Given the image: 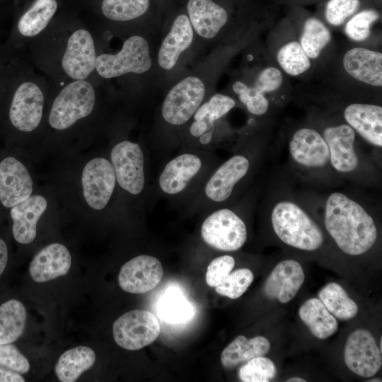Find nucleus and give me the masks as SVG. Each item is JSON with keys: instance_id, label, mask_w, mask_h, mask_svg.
<instances>
[{"instance_id": "49530a36", "label": "nucleus", "mask_w": 382, "mask_h": 382, "mask_svg": "<svg viewBox=\"0 0 382 382\" xmlns=\"http://www.w3.org/2000/svg\"><path fill=\"white\" fill-rule=\"evenodd\" d=\"M214 129L210 128L207 122L202 120H195L190 126V131L192 136L199 137L208 130Z\"/></svg>"}, {"instance_id": "4be33fe9", "label": "nucleus", "mask_w": 382, "mask_h": 382, "mask_svg": "<svg viewBox=\"0 0 382 382\" xmlns=\"http://www.w3.org/2000/svg\"><path fill=\"white\" fill-rule=\"evenodd\" d=\"M71 265V254L64 245L52 243L40 250L29 266L31 278L41 283L66 274Z\"/></svg>"}, {"instance_id": "5701e85b", "label": "nucleus", "mask_w": 382, "mask_h": 382, "mask_svg": "<svg viewBox=\"0 0 382 382\" xmlns=\"http://www.w3.org/2000/svg\"><path fill=\"white\" fill-rule=\"evenodd\" d=\"M47 207L46 199L37 195L9 209L13 222L12 233L18 243L28 244L34 241L37 235V224Z\"/></svg>"}, {"instance_id": "9b49d317", "label": "nucleus", "mask_w": 382, "mask_h": 382, "mask_svg": "<svg viewBox=\"0 0 382 382\" xmlns=\"http://www.w3.org/2000/svg\"><path fill=\"white\" fill-rule=\"evenodd\" d=\"M116 180L132 195H139L145 185L144 154L140 146L123 141L116 144L110 154Z\"/></svg>"}, {"instance_id": "473e14b6", "label": "nucleus", "mask_w": 382, "mask_h": 382, "mask_svg": "<svg viewBox=\"0 0 382 382\" xmlns=\"http://www.w3.org/2000/svg\"><path fill=\"white\" fill-rule=\"evenodd\" d=\"M318 297L329 312L340 320L352 319L358 313L357 304L337 283L326 284L318 292Z\"/></svg>"}, {"instance_id": "f03ea898", "label": "nucleus", "mask_w": 382, "mask_h": 382, "mask_svg": "<svg viewBox=\"0 0 382 382\" xmlns=\"http://www.w3.org/2000/svg\"><path fill=\"white\" fill-rule=\"evenodd\" d=\"M265 209L272 230L281 242L306 252L322 248L325 236L316 219L313 195L300 194L281 180L270 187Z\"/></svg>"}, {"instance_id": "2f4dec72", "label": "nucleus", "mask_w": 382, "mask_h": 382, "mask_svg": "<svg viewBox=\"0 0 382 382\" xmlns=\"http://www.w3.org/2000/svg\"><path fill=\"white\" fill-rule=\"evenodd\" d=\"M57 8L56 0H36L31 7L20 18L18 29L26 37H33L47 25Z\"/></svg>"}, {"instance_id": "4468645a", "label": "nucleus", "mask_w": 382, "mask_h": 382, "mask_svg": "<svg viewBox=\"0 0 382 382\" xmlns=\"http://www.w3.org/2000/svg\"><path fill=\"white\" fill-rule=\"evenodd\" d=\"M343 73L364 87H382V53L362 46L346 50L341 59Z\"/></svg>"}, {"instance_id": "ea45409f", "label": "nucleus", "mask_w": 382, "mask_h": 382, "mask_svg": "<svg viewBox=\"0 0 382 382\" xmlns=\"http://www.w3.org/2000/svg\"><path fill=\"white\" fill-rule=\"evenodd\" d=\"M276 374L273 361L262 356L250 359L238 370V377L243 382H268Z\"/></svg>"}, {"instance_id": "dca6fc26", "label": "nucleus", "mask_w": 382, "mask_h": 382, "mask_svg": "<svg viewBox=\"0 0 382 382\" xmlns=\"http://www.w3.org/2000/svg\"><path fill=\"white\" fill-rule=\"evenodd\" d=\"M163 270L156 257L138 255L124 264L118 275V283L124 291L131 294H145L161 282Z\"/></svg>"}, {"instance_id": "6e6552de", "label": "nucleus", "mask_w": 382, "mask_h": 382, "mask_svg": "<svg viewBox=\"0 0 382 382\" xmlns=\"http://www.w3.org/2000/svg\"><path fill=\"white\" fill-rule=\"evenodd\" d=\"M161 330L157 318L144 310H133L119 317L113 323L115 342L127 350H138L158 337Z\"/></svg>"}, {"instance_id": "a878e982", "label": "nucleus", "mask_w": 382, "mask_h": 382, "mask_svg": "<svg viewBox=\"0 0 382 382\" xmlns=\"http://www.w3.org/2000/svg\"><path fill=\"white\" fill-rule=\"evenodd\" d=\"M192 39L193 30L189 18L179 15L161 43L158 55L160 66L166 70L174 67L181 53L192 44Z\"/></svg>"}, {"instance_id": "3c124183", "label": "nucleus", "mask_w": 382, "mask_h": 382, "mask_svg": "<svg viewBox=\"0 0 382 382\" xmlns=\"http://www.w3.org/2000/svg\"><path fill=\"white\" fill-rule=\"evenodd\" d=\"M369 381H370V382H375V381H378V382L380 381V382H381V380H379V379H378V378H375V379H374V380H370Z\"/></svg>"}, {"instance_id": "a18cd8bd", "label": "nucleus", "mask_w": 382, "mask_h": 382, "mask_svg": "<svg viewBox=\"0 0 382 382\" xmlns=\"http://www.w3.org/2000/svg\"><path fill=\"white\" fill-rule=\"evenodd\" d=\"M25 378L15 371L0 367V382H24Z\"/></svg>"}, {"instance_id": "9d476101", "label": "nucleus", "mask_w": 382, "mask_h": 382, "mask_svg": "<svg viewBox=\"0 0 382 382\" xmlns=\"http://www.w3.org/2000/svg\"><path fill=\"white\" fill-rule=\"evenodd\" d=\"M366 144L379 154L382 149V107L378 103L352 101L336 112Z\"/></svg>"}, {"instance_id": "ddd939ff", "label": "nucleus", "mask_w": 382, "mask_h": 382, "mask_svg": "<svg viewBox=\"0 0 382 382\" xmlns=\"http://www.w3.org/2000/svg\"><path fill=\"white\" fill-rule=\"evenodd\" d=\"M116 176L112 163L105 158L97 157L84 166L81 183L88 205L93 209L105 207L114 191Z\"/></svg>"}, {"instance_id": "c03bdc74", "label": "nucleus", "mask_w": 382, "mask_h": 382, "mask_svg": "<svg viewBox=\"0 0 382 382\" xmlns=\"http://www.w3.org/2000/svg\"><path fill=\"white\" fill-rule=\"evenodd\" d=\"M0 365L20 374L30 369L28 359L13 345L0 344Z\"/></svg>"}, {"instance_id": "0eeeda50", "label": "nucleus", "mask_w": 382, "mask_h": 382, "mask_svg": "<svg viewBox=\"0 0 382 382\" xmlns=\"http://www.w3.org/2000/svg\"><path fill=\"white\" fill-rule=\"evenodd\" d=\"M201 236L212 248L226 252L239 250L248 238L244 221L231 209L212 213L202 223Z\"/></svg>"}, {"instance_id": "4c0bfd02", "label": "nucleus", "mask_w": 382, "mask_h": 382, "mask_svg": "<svg viewBox=\"0 0 382 382\" xmlns=\"http://www.w3.org/2000/svg\"><path fill=\"white\" fill-rule=\"evenodd\" d=\"M232 89L250 114L261 117L270 112L271 113L273 110V107L267 96L253 86L236 81L233 83Z\"/></svg>"}, {"instance_id": "6ab92c4d", "label": "nucleus", "mask_w": 382, "mask_h": 382, "mask_svg": "<svg viewBox=\"0 0 382 382\" xmlns=\"http://www.w3.org/2000/svg\"><path fill=\"white\" fill-rule=\"evenodd\" d=\"M96 57L91 35L80 29L69 37L62 65L71 79L84 80L96 69Z\"/></svg>"}, {"instance_id": "423d86ee", "label": "nucleus", "mask_w": 382, "mask_h": 382, "mask_svg": "<svg viewBox=\"0 0 382 382\" xmlns=\"http://www.w3.org/2000/svg\"><path fill=\"white\" fill-rule=\"evenodd\" d=\"M152 65L149 47L142 37L134 35L123 44L115 54H103L96 57V69L105 79L117 77L127 73L142 74Z\"/></svg>"}, {"instance_id": "72a5a7b5", "label": "nucleus", "mask_w": 382, "mask_h": 382, "mask_svg": "<svg viewBox=\"0 0 382 382\" xmlns=\"http://www.w3.org/2000/svg\"><path fill=\"white\" fill-rule=\"evenodd\" d=\"M158 314L160 318L170 323H183L190 320L194 310L178 289L168 290L158 303Z\"/></svg>"}, {"instance_id": "7c9ffc66", "label": "nucleus", "mask_w": 382, "mask_h": 382, "mask_svg": "<svg viewBox=\"0 0 382 382\" xmlns=\"http://www.w3.org/2000/svg\"><path fill=\"white\" fill-rule=\"evenodd\" d=\"M26 322L24 305L11 299L0 306V344L12 343L23 334Z\"/></svg>"}, {"instance_id": "412c9836", "label": "nucleus", "mask_w": 382, "mask_h": 382, "mask_svg": "<svg viewBox=\"0 0 382 382\" xmlns=\"http://www.w3.org/2000/svg\"><path fill=\"white\" fill-rule=\"evenodd\" d=\"M285 35L272 39V57L284 74L303 76L312 69L313 63L299 42L298 30L286 31Z\"/></svg>"}, {"instance_id": "f257e3e1", "label": "nucleus", "mask_w": 382, "mask_h": 382, "mask_svg": "<svg viewBox=\"0 0 382 382\" xmlns=\"http://www.w3.org/2000/svg\"><path fill=\"white\" fill-rule=\"evenodd\" d=\"M313 199L326 232L342 253L359 256L375 245L378 230L374 210L378 207L371 199L348 189L313 195Z\"/></svg>"}, {"instance_id": "c9c22d12", "label": "nucleus", "mask_w": 382, "mask_h": 382, "mask_svg": "<svg viewBox=\"0 0 382 382\" xmlns=\"http://www.w3.org/2000/svg\"><path fill=\"white\" fill-rule=\"evenodd\" d=\"M380 13L374 8H365L357 12L345 23V35L353 42L366 41L371 35L374 24L380 19Z\"/></svg>"}, {"instance_id": "20e7f679", "label": "nucleus", "mask_w": 382, "mask_h": 382, "mask_svg": "<svg viewBox=\"0 0 382 382\" xmlns=\"http://www.w3.org/2000/svg\"><path fill=\"white\" fill-rule=\"evenodd\" d=\"M287 147L291 170L302 182L330 186L341 181L332 168L325 139L310 120L291 130Z\"/></svg>"}, {"instance_id": "f704fd0d", "label": "nucleus", "mask_w": 382, "mask_h": 382, "mask_svg": "<svg viewBox=\"0 0 382 382\" xmlns=\"http://www.w3.org/2000/svg\"><path fill=\"white\" fill-rule=\"evenodd\" d=\"M284 82V72L277 65L270 64L258 72L253 86L267 96L274 108L279 105V93L283 91Z\"/></svg>"}, {"instance_id": "7ed1b4c3", "label": "nucleus", "mask_w": 382, "mask_h": 382, "mask_svg": "<svg viewBox=\"0 0 382 382\" xmlns=\"http://www.w3.org/2000/svg\"><path fill=\"white\" fill-rule=\"evenodd\" d=\"M309 120L325 139L332 168L341 181L364 187L379 185L381 166L362 149L358 135L338 114L324 111L315 113Z\"/></svg>"}, {"instance_id": "c85d7f7f", "label": "nucleus", "mask_w": 382, "mask_h": 382, "mask_svg": "<svg viewBox=\"0 0 382 382\" xmlns=\"http://www.w3.org/2000/svg\"><path fill=\"white\" fill-rule=\"evenodd\" d=\"M299 316L318 339L328 338L337 330L336 318L319 299L312 298L306 301L299 308Z\"/></svg>"}, {"instance_id": "393cba45", "label": "nucleus", "mask_w": 382, "mask_h": 382, "mask_svg": "<svg viewBox=\"0 0 382 382\" xmlns=\"http://www.w3.org/2000/svg\"><path fill=\"white\" fill-rule=\"evenodd\" d=\"M202 168V161L196 155L183 154L169 161L158 180L161 190L168 195L182 192Z\"/></svg>"}, {"instance_id": "a211bd4d", "label": "nucleus", "mask_w": 382, "mask_h": 382, "mask_svg": "<svg viewBox=\"0 0 382 382\" xmlns=\"http://www.w3.org/2000/svg\"><path fill=\"white\" fill-rule=\"evenodd\" d=\"M250 167L248 156L243 154L232 156L215 170L207 183L206 196L216 202L226 201L236 185L248 175Z\"/></svg>"}, {"instance_id": "c756f323", "label": "nucleus", "mask_w": 382, "mask_h": 382, "mask_svg": "<svg viewBox=\"0 0 382 382\" xmlns=\"http://www.w3.org/2000/svg\"><path fill=\"white\" fill-rule=\"evenodd\" d=\"M94 351L86 346H79L64 352L59 358L54 371L62 382H74L94 364Z\"/></svg>"}, {"instance_id": "8fccbe9b", "label": "nucleus", "mask_w": 382, "mask_h": 382, "mask_svg": "<svg viewBox=\"0 0 382 382\" xmlns=\"http://www.w3.org/2000/svg\"><path fill=\"white\" fill-rule=\"evenodd\" d=\"M286 381L287 382H305L306 381L299 377H293V378H289Z\"/></svg>"}, {"instance_id": "de8ad7c7", "label": "nucleus", "mask_w": 382, "mask_h": 382, "mask_svg": "<svg viewBox=\"0 0 382 382\" xmlns=\"http://www.w3.org/2000/svg\"><path fill=\"white\" fill-rule=\"evenodd\" d=\"M8 262V248L5 241L0 238V276L6 268Z\"/></svg>"}, {"instance_id": "79ce46f5", "label": "nucleus", "mask_w": 382, "mask_h": 382, "mask_svg": "<svg viewBox=\"0 0 382 382\" xmlns=\"http://www.w3.org/2000/svg\"><path fill=\"white\" fill-rule=\"evenodd\" d=\"M360 5V0H328L325 7V19L331 26H342L358 11Z\"/></svg>"}, {"instance_id": "f8f14e48", "label": "nucleus", "mask_w": 382, "mask_h": 382, "mask_svg": "<svg viewBox=\"0 0 382 382\" xmlns=\"http://www.w3.org/2000/svg\"><path fill=\"white\" fill-rule=\"evenodd\" d=\"M344 360L352 372L359 376L369 378L381 367V351L369 331L359 329L352 332L347 340Z\"/></svg>"}, {"instance_id": "37998d69", "label": "nucleus", "mask_w": 382, "mask_h": 382, "mask_svg": "<svg viewBox=\"0 0 382 382\" xmlns=\"http://www.w3.org/2000/svg\"><path fill=\"white\" fill-rule=\"evenodd\" d=\"M235 265V260L231 255H221L214 258L208 265L206 272L207 284L216 287L227 277Z\"/></svg>"}, {"instance_id": "cd10ccee", "label": "nucleus", "mask_w": 382, "mask_h": 382, "mask_svg": "<svg viewBox=\"0 0 382 382\" xmlns=\"http://www.w3.org/2000/svg\"><path fill=\"white\" fill-rule=\"evenodd\" d=\"M270 349V342L262 336L248 339L239 335L223 350L221 361L225 368L231 369L255 357L264 356Z\"/></svg>"}, {"instance_id": "39448f33", "label": "nucleus", "mask_w": 382, "mask_h": 382, "mask_svg": "<svg viewBox=\"0 0 382 382\" xmlns=\"http://www.w3.org/2000/svg\"><path fill=\"white\" fill-rule=\"evenodd\" d=\"M95 91L92 85L84 80H76L66 86L54 99L49 115L50 126L65 129L93 111Z\"/></svg>"}, {"instance_id": "b1692460", "label": "nucleus", "mask_w": 382, "mask_h": 382, "mask_svg": "<svg viewBox=\"0 0 382 382\" xmlns=\"http://www.w3.org/2000/svg\"><path fill=\"white\" fill-rule=\"evenodd\" d=\"M187 8L192 27L202 37H216L228 23L226 10L212 0H189Z\"/></svg>"}, {"instance_id": "aec40b11", "label": "nucleus", "mask_w": 382, "mask_h": 382, "mask_svg": "<svg viewBox=\"0 0 382 382\" xmlns=\"http://www.w3.org/2000/svg\"><path fill=\"white\" fill-rule=\"evenodd\" d=\"M304 279V272L299 262L292 259L284 260L268 276L263 291L267 298L285 303L296 296Z\"/></svg>"}, {"instance_id": "f3484780", "label": "nucleus", "mask_w": 382, "mask_h": 382, "mask_svg": "<svg viewBox=\"0 0 382 382\" xmlns=\"http://www.w3.org/2000/svg\"><path fill=\"white\" fill-rule=\"evenodd\" d=\"M33 180L24 164L13 156L0 160V204L6 209L31 196Z\"/></svg>"}, {"instance_id": "a19ab883", "label": "nucleus", "mask_w": 382, "mask_h": 382, "mask_svg": "<svg viewBox=\"0 0 382 382\" xmlns=\"http://www.w3.org/2000/svg\"><path fill=\"white\" fill-rule=\"evenodd\" d=\"M253 279L254 275L250 270L238 269L230 272L224 282L216 286V291L221 296L236 299L245 292Z\"/></svg>"}, {"instance_id": "e433bc0d", "label": "nucleus", "mask_w": 382, "mask_h": 382, "mask_svg": "<svg viewBox=\"0 0 382 382\" xmlns=\"http://www.w3.org/2000/svg\"><path fill=\"white\" fill-rule=\"evenodd\" d=\"M149 6V0H103L102 11L109 19L125 21L142 16Z\"/></svg>"}, {"instance_id": "2eb2a0df", "label": "nucleus", "mask_w": 382, "mask_h": 382, "mask_svg": "<svg viewBox=\"0 0 382 382\" xmlns=\"http://www.w3.org/2000/svg\"><path fill=\"white\" fill-rule=\"evenodd\" d=\"M44 104L40 88L34 83L24 82L14 93L8 111L11 125L17 129L29 132L39 125Z\"/></svg>"}, {"instance_id": "1a4fd4ad", "label": "nucleus", "mask_w": 382, "mask_h": 382, "mask_svg": "<svg viewBox=\"0 0 382 382\" xmlns=\"http://www.w3.org/2000/svg\"><path fill=\"white\" fill-rule=\"evenodd\" d=\"M205 95L203 81L187 76L175 84L168 93L162 105L163 119L169 124L187 122L200 106Z\"/></svg>"}, {"instance_id": "bb28decb", "label": "nucleus", "mask_w": 382, "mask_h": 382, "mask_svg": "<svg viewBox=\"0 0 382 382\" xmlns=\"http://www.w3.org/2000/svg\"><path fill=\"white\" fill-rule=\"evenodd\" d=\"M299 42L313 63L320 59L332 40L328 26L315 16L306 18L298 30Z\"/></svg>"}, {"instance_id": "09e8293b", "label": "nucleus", "mask_w": 382, "mask_h": 382, "mask_svg": "<svg viewBox=\"0 0 382 382\" xmlns=\"http://www.w3.org/2000/svg\"><path fill=\"white\" fill-rule=\"evenodd\" d=\"M213 130L214 129L208 130L207 132H204V134H202L201 136L199 137V142L202 144L207 145L209 143H210L213 137Z\"/></svg>"}, {"instance_id": "58836bf2", "label": "nucleus", "mask_w": 382, "mask_h": 382, "mask_svg": "<svg viewBox=\"0 0 382 382\" xmlns=\"http://www.w3.org/2000/svg\"><path fill=\"white\" fill-rule=\"evenodd\" d=\"M235 105L236 101L232 98L217 93L198 108L194 114V119L204 121L210 128L214 129L215 121L226 115Z\"/></svg>"}]
</instances>
